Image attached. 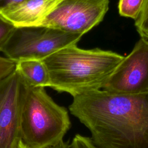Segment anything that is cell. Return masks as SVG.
Wrapping results in <instances>:
<instances>
[{"label": "cell", "mask_w": 148, "mask_h": 148, "mask_svg": "<svg viewBox=\"0 0 148 148\" xmlns=\"http://www.w3.org/2000/svg\"><path fill=\"white\" fill-rule=\"evenodd\" d=\"M82 36L47 27H16L2 52L15 62L43 60L64 47L76 45Z\"/></svg>", "instance_id": "277c9868"}, {"label": "cell", "mask_w": 148, "mask_h": 148, "mask_svg": "<svg viewBox=\"0 0 148 148\" xmlns=\"http://www.w3.org/2000/svg\"><path fill=\"white\" fill-rule=\"evenodd\" d=\"M16 68V62L8 58L0 56V80L11 74Z\"/></svg>", "instance_id": "4fadbf2b"}, {"label": "cell", "mask_w": 148, "mask_h": 148, "mask_svg": "<svg viewBox=\"0 0 148 148\" xmlns=\"http://www.w3.org/2000/svg\"><path fill=\"white\" fill-rule=\"evenodd\" d=\"M15 71L23 82L34 87H50V78L43 60H23L16 62Z\"/></svg>", "instance_id": "9c48e42d"}, {"label": "cell", "mask_w": 148, "mask_h": 148, "mask_svg": "<svg viewBox=\"0 0 148 148\" xmlns=\"http://www.w3.org/2000/svg\"><path fill=\"white\" fill-rule=\"evenodd\" d=\"M62 0H24L8 6L0 15L16 27H38Z\"/></svg>", "instance_id": "ba28073f"}, {"label": "cell", "mask_w": 148, "mask_h": 148, "mask_svg": "<svg viewBox=\"0 0 148 148\" xmlns=\"http://www.w3.org/2000/svg\"><path fill=\"white\" fill-rule=\"evenodd\" d=\"M16 27L0 15V51L7 43Z\"/></svg>", "instance_id": "7c38bea8"}, {"label": "cell", "mask_w": 148, "mask_h": 148, "mask_svg": "<svg viewBox=\"0 0 148 148\" xmlns=\"http://www.w3.org/2000/svg\"><path fill=\"white\" fill-rule=\"evenodd\" d=\"M50 148H69V144L64 140H62L57 145Z\"/></svg>", "instance_id": "2e32d148"}, {"label": "cell", "mask_w": 148, "mask_h": 148, "mask_svg": "<svg viewBox=\"0 0 148 148\" xmlns=\"http://www.w3.org/2000/svg\"><path fill=\"white\" fill-rule=\"evenodd\" d=\"M20 125L21 142L27 148H50L63 140L71 123L68 110L56 103L45 88L25 83Z\"/></svg>", "instance_id": "3957f363"}, {"label": "cell", "mask_w": 148, "mask_h": 148, "mask_svg": "<svg viewBox=\"0 0 148 148\" xmlns=\"http://www.w3.org/2000/svg\"><path fill=\"white\" fill-rule=\"evenodd\" d=\"M74 148H95V147L91 142H86L77 145Z\"/></svg>", "instance_id": "9a60e30c"}, {"label": "cell", "mask_w": 148, "mask_h": 148, "mask_svg": "<svg viewBox=\"0 0 148 148\" xmlns=\"http://www.w3.org/2000/svg\"><path fill=\"white\" fill-rule=\"evenodd\" d=\"M124 58L111 50H84L74 45L56 51L43 61L50 75L49 87L74 97L102 89Z\"/></svg>", "instance_id": "7a4b0ae2"}, {"label": "cell", "mask_w": 148, "mask_h": 148, "mask_svg": "<svg viewBox=\"0 0 148 148\" xmlns=\"http://www.w3.org/2000/svg\"><path fill=\"white\" fill-rule=\"evenodd\" d=\"M102 90L120 94L148 92V39L142 38L111 74Z\"/></svg>", "instance_id": "8992f818"}, {"label": "cell", "mask_w": 148, "mask_h": 148, "mask_svg": "<svg viewBox=\"0 0 148 148\" xmlns=\"http://www.w3.org/2000/svg\"><path fill=\"white\" fill-rule=\"evenodd\" d=\"M18 148H27V147L25 146V145H24L23 143V142L21 141V142H20V143H19V145H18Z\"/></svg>", "instance_id": "e0dca14e"}, {"label": "cell", "mask_w": 148, "mask_h": 148, "mask_svg": "<svg viewBox=\"0 0 148 148\" xmlns=\"http://www.w3.org/2000/svg\"><path fill=\"white\" fill-rule=\"evenodd\" d=\"M24 0H0V12L11 5L20 3Z\"/></svg>", "instance_id": "5bb4252c"}, {"label": "cell", "mask_w": 148, "mask_h": 148, "mask_svg": "<svg viewBox=\"0 0 148 148\" xmlns=\"http://www.w3.org/2000/svg\"><path fill=\"white\" fill-rule=\"evenodd\" d=\"M25 83L14 70L0 80V148H18Z\"/></svg>", "instance_id": "52a82bcc"}, {"label": "cell", "mask_w": 148, "mask_h": 148, "mask_svg": "<svg viewBox=\"0 0 148 148\" xmlns=\"http://www.w3.org/2000/svg\"><path fill=\"white\" fill-rule=\"evenodd\" d=\"M109 3V0H62L40 26L83 36L103 20Z\"/></svg>", "instance_id": "5b68a950"}, {"label": "cell", "mask_w": 148, "mask_h": 148, "mask_svg": "<svg viewBox=\"0 0 148 148\" xmlns=\"http://www.w3.org/2000/svg\"><path fill=\"white\" fill-rule=\"evenodd\" d=\"M69 110L88 129L95 148H148V92L87 91L73 97Z\"/></svg>", "instance_id": "6da1fadb"}, {"label": "cell", "mask_w": 148, "mask_h": 148, "mask_svg": "<svg viewBox=\"0 0 148 148\" xmlns=\"http://www.w3.org/2000/svg\"><path fill=\"white\" fill-rule=\"evenodd\" d=\"M135 26L140 36L146 39L148 35V0H145L141 12L135 20Z\"/></svg>", "instance_id": "8fae6325"}, {"label": "cell", "mask_w": 148, "mask_h": 148, "mask_svg": "<svg viewBox=\"0 0 148 148\" xmlns=\"http://www.w3.org/2000/svg\"><path fill=\"white\" fill-rule=\"evenodd\" d=\"M146 39H148V35H147V38H146Z\"/></svg>", "instance_id": "ac0fdd59"}, {"label": "cell", "mask_w": 148, "mask_h": 148, "mask_svg": "<svg viewBox=\"0 0 148 148\" xmlns=\"http://www.w3.org/2000/svg\"><path fill=\"white\" fill-rule=\"evenodd\" d=\"M145 0H119L118 10L120 16L135 20L139 16Z\"/></svg>", "instance_id": "30bf717a"}]
</instances>
